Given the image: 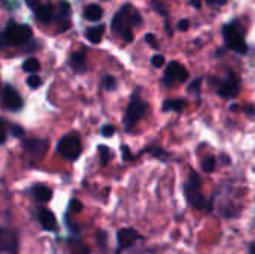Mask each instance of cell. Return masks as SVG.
Here are the masks:
<instances>
[{
  "instance_id": "cell-1",
  "label": "cell",
  "mask_w": 255,
  "mask_h": 254,
  "mask_svg": "<svg viewBox=\"0 0 255 254\" xmlns=\"http://www.w3.org/2000/svg\"><path fill=\"white\" fill-rule=\"evenodd\" d=\"M140 22H142L140 13L131 4H124L112 19V31L128 43L134 39V33L131 27H137Z\"/></svg>"
},
{
  "instance_id": "cell-2",
  "label": "cell",
  "mask_w": 255,
  "mask_h": 254,
  "mask_svg": "<svg viewBox=\"0 0 255 254\" xmlns=\"http://www.w3.org/2000/svg\"><path fill=\"white\" fill-rule=\"evenodd\" d=\"M200 187H202V181H200L199 174L191 172L188 181L184 186L185 199H187L188 205H191L193 208H196L199 211H211L212 210V202L205 199Z\"/></svg>"
},
{
  "instance_id": "cell-3",
  "label": "cell",
  "mask_w": 255,
  "mask_h": 254,
  "mask_svg": "<svg viewBox=\"0 0 255 254\" xmlns=\"http://www.w3.org/2000/svg\"><path fill=\"white\" fill-rule=\"evenodd\" d=\"M31 37V28L25 24H16L9 21L3 30V43L7 45H22Z\"/></svg>"
},
{
  "instance_id": "cell-4",
  "label": "cell",
  "mask_w": 255,
  "mask_h": 254,
  "mask_svg": "<svg viewBox=\"0 0 255 254\" xmlns=\"http://www.w3.org/2000/svg\"><path fill=\"white\" fill-rule=\"evenodd\" d=\"M57 151H58L64 159H67V160H70V162L78 160V157H79L81 153H82V145H81L79 138H78L75 133L64 135V136L58 141Z\"/></svg>"
},
{
  "instance_id": "cell-5",
  "label": "cell",
  "mask_w": 255,
  "mask_h": 254,
  "mask_svg": "<svg viewBox=\"0 0 255 254\" xmlns=\"http://www.w3.org/2000/svg\"><path fill=\"white\" fill-rule=\"evenodd\" d=\"M223 36H224V40L227 43V46L236 52H241V54H247L248 51V45L242 36V33L239 31V28L233 24H226L223 27Z\"/></svg>"
},
{
  "instance_id": "cell-6",
  "label": "cell",
  "mask_w": 255,
  "mask_h": 254,
  "mask_svg": "<svg viewBox=\"0 0 255 254\" xmlns=\"http://www.w3.org/2000/svg\"><path fill=\"white\" fill-rule=\"evenodd\" d=\"M190 78V73L188 70L178 61H170L164 70V78H163V82L166 85H172L175 82H185L188 81Z\"/></svg>"
},
{
  "instance_id": "cell-7",
  "label": "cell",
  "mask_w": 255,
  "mask_h": 254,
  "mask_svg": "<svg viewBox=\"0 0 255 254\" xmlns=\"http://www.w3.org/2000/svg\"><path fill=\"white\" fill-rule=\"evenodd\" d=\"M146 109H148V105L137 99V97H133L128 108H127V112H126V124H127V130L130 129V126H134L139 120H142L145 115H146Z\"/></svg>"
},
{
  "instance_id": "cell-8",
  "label": "cell",
  "mask_w": 255,
  "mask_h": 254,
  "mask_svg": "<svg viewBox=\"0 0 255 254\" xmlns=\"http://www.w3.org/2000/svg\"><path fill=\"white\" fill-rule=\"evenodd\" d=\"M142 240H143L142 235H140L137 231L131 229V228L120 229V231L117 232V241H118V250H117V253H121V252H124V250H127V249L134 247L136 243H139V241H142Z\"/></svg>"
},
{
  "instance_id": "cell-9",
  "label": "cell",
  "mask_w": 255,
  "mask_h": 254,
  "mask_svg": "<svg viewBox=\"0 0 255 254\" xmlns=\"http://www.w3.org/2000/svg\"><path fill=\"white\" fill-rule=\"evenodd\" d=\"M49 148L48 139H27L24 141V150L28 157L34 160H40Z\"/></svg>"
},
{
  "instance_id": "cell-10",
  "label": "cell",
  "mask_w": 255,
  "mask_h": 254,
  "mask_svg": "<svg viewBox=\"0 0 255 254\" xmlns=\"http://www.w3.org/2000/svg\"><path fill=\"white\" fill-rule=\"evenodd\" d=\"M0 250H1V253L16 254L18 237L12 229L1 228V231H0Z\"/></svg>"
},
{
  "instance_id": "cell-11",
  "label": "cell",
  "mask_w": 255,
  "mask_h": 254,
  "mask_svg": "<svg viewBox=\"0 0 255 254\" xmlns=\"http://www.w3.org/2000/svg\"><path fill=\"white\" fill-rule=\"evenodd\" d=\"M1 99H3V105L4 108L10 109V111H18L22 108V99L21 96L18 94V91L9 85V84H4L3 85V91H1Z\"/></svg>"
},
{
  "instance_id": "cell-12",
  "label": "cell",
  "mask_w": 255,
  "mask_h": 254,
  "mask_svg": "<svg viewBox=\"0 0 255 254\" xmlns=\"http://www.w3.org/2000/svg\"><path fill=\"white\" fill-rule=\"evenodd\" d=\"M217 93L221 97H226V99H232V97L238 96V93H239V82H238L236 76L232 72H229V76L226 78L224 82H221V85L218 87Z\"/></svg>"
},
{
  "instance_id": "cell-13",
  "label": "cell",
  "mask_w": 255,
  "mask_h": 254,
  "mask_svg": "<svg viewBox=\"0 0 255 254\" xmlns=\"http://www.w3.org/2000/svg\"><path fill=\"white\" fill-rule=\"evenodd\" d=\"M37 222H39L40 228L46 232H55L57 231V219L52 214V211H49L46 208H40L37 211Z\"/></svg>"
},
{
  "instance_id": "cell-14",
  "label": "cell",
  "mask_w": 255,
  "mask_h": 254,
  "mask_svg": "<svg viewBox=\"0 0 255 254\" xmlns=\"http://www.w3.org/2000/svg\"><path fill=\"white\" fill-rule=\"evenodd\" d=\"M85 55H87V48H81L75 52H72L70 57V66L76 70V72H84L85 70Z\"/></svg>"
},
{
  "instance_id": "cell-15",
  "label": "cell",
  "mask_w": 255,
  "mask_h": 254,
  "mask_svg": "<svg viewBox=\"0 0 255 254\" xmlns=\"http://www.w3.org/2000/svg\"><path fill=\"white\" fill-rule=\"evenodd\" d=\"M30 192H31V195H33L37 201H40V202H49V201L52 199V190H51L49 187L43 186V184H36V186H33Z\"/></svg>"
},
{
  "instance_id": "cell-16",
  "label": "cell",
  "mask_w": 255,
  "mask_h": 254,
  "mask_svg": "<svg viewBox=\"0 0 255 254\" xmlns=\"http://www.w3.org/2000/svg\"><path fill=\"white\" fill-rule=\"evenodd\" d=\"M34 15H36V18H37L40 22L48 24V22H51L52 18H54V9H52L51 4H39V7L34 9Z\"/></svg>"
},
{
  "instance_id": "cell-17",
  "label": "cell",
  "mask_w": 255,
  "mask_h": 254,
  "mask_svg": "<svg viewBox=\"0 0 255 254\" xmlns=\"http://www.w3.org/2000/svg\"><path fill=\"white\" fill-rule=\"evenodd\" d=\"M102 16H103V9H102L99 4L91 3V4L85 6V9H84V18H85V19L96 22V21H99Z\"/></svg>"
},
{
  "instance_id": "cell-18",
  "label": "cell",
  "mask_w": 255,
  "mask_h": 254,
  "mask_svg": "<svg viewBox=\"0 0 255 254\" xmlns=\"http://www.w3.org/2000/svg\"><path fill=\"white\" fill-rule=\"evenodd\" d=\"M105 33V25H93L85 30V36L91 43H99L103 37Z\"/></svg>"
},
{
  "instance_id": "cell-19",
  "label": "cell",
  "mask_w": 255,
  "mask_h": 254,
  "mask_svg": "<svg viewBox=\"0 0 255 254\" xmlns=\"http://www.w3.org/2000/svg\"><path fill=\"white\" fill-rule=\"evenodd\" d=\"M187 102L184 99H172V100H164L163 102V111L167 112V111H182L185 108Z\"/></svg>"
},
{
  "instance_id": "cell-20",
  "label": "cell",
  "mask_w": 255,
  "mask_h": 254,
  "mask_svg": "<svg viewBox=\"0 0 255 254\" xmlns=\"http://www.w3.org/2000/svg\"><path fill=\"white\" fill-rule=\"evenodd\" d=\"M70 254H90V249L79 240H73L70 244Z\"/></svg>"
},
{
  "instance_id": "cell-21",
  "label": "cell",
  "mask_w": 255,
  "mask_h": 254,
  "mask_svg": "<svg viewBox=\"0 0 255 254\" xmlns=\"http://www.w3.org/2000/svg\"><path fill=\"white\" fill-rule=\"evenodd\" d=\"M39 69H40V63L37 58H27L22 64V70H25L28 73H36V72H39Z\"/></svg>"
},
{
  "instance_id": "cell-22",
  "label": "cell",
  "mask_w": 255,
  "mask_h": 254,
  "mask_svg": "<svg viewBox=\"0 0 255 254\" xmlns=\"http://www.w3.org/2000/svg\"><path fill=\"white\" fill-rule=\"evenodd\" d=\"M97 151H99V157H100V165H102V166H106V165H108V162H109V160H111V157H112L111 150H109L106 145H99Z\"/></svg>"
},
{
  "instance_id": "cell-23",
  "label": "cell",
  "mask_w": 255,
  "mask_h": 254,
  "mask_svg": "<svg viewBox=\"0 0 255 254\" xmlns=\"http://www.w3.org/2000/svg\"><path fill=\"white\" fill-rule=\"evenodd\" d=\"M215 165H217V160H215L214 156H209V157H206V159L202 160V169H203L205 174L214 172L215 171Z\"/></svg>"
},
{
  "instance_id": "cell-24",
  "label": "cell",
  "mask_w": 255,
  "mask_h": 254,
  "mask_svg": "<svg viewBox=\"0 0 255 254\" xmlns=\"http://www.w3.org/2000/svg\"><path fill=\"white\" fill-rule=\"evenodd\" d=\"M96 234H97V235H96V243H97L99 249L105 250V249H106V241H108V235H106V232H105V231H102V229H99Z\"/></svg>"
},
{
  "instance_id": "cell-25",
  "label": "cell",
  "mask_w": 255,
  "mask_h": 254,
  "mask_svg": "<svg viewBox=\"0 0 255 254\" xmlns=\"http://www.w3.org/2000/svg\"><path fill=\"white\" fill-rule=\"evenodd\" d=\"M40 84H42V79H40L36 73H31V75L27 78V85H28L30 88H37V87H40Z\"/></svg>"
},
{
  "instance_id": "cell-26",
  "label": "cell",
  "mask_w": 255,
  "mask_h": 254,
  "mask_svg": "<svg viewBox=\"0 0 255 254\" xmlns=\"http://www.w3.org/2000/svg\"><path fill=\"white\" fill-rule=\"evenodd\" d=\"M103 84H105V88H106L108 91H112V90H115V87H117V81H115V78L111 76V75H106V76L103 78Z\"/></svg>"
},
{
  "instance_id": "cell-27",
  "label": "cell",
  "mask_w": 255,
  "mask_h": 254,
  "mask_svg": "<svg viewBox=\"0 0 255 254\" xmlns=\"http://www.w3.org/2000/svg\"><path fill=\"white\" fill-rule=\"evenodd\" d=\"M200 84H202V78L194 79V81L191 82V85L188 87V91H190V93H194L196 96H199V93H200Z\"/></svg>"
},
{
  "instance_id": "cell-28",
  "label": "cell",
  "mask_w": 255,
  "mask_h": 254,
  "mask_svg": "<svg viewBox=\"0 0 255 254\" xmlns=\"http://www.w3.org/2000/svg\"><path fill=\"white\" fill-rule=\"evenodd\" d=\"M151 64H152L154 67H161V66L164 64V55H161V54H155V55H152V58H151Z\"/></svg>"
},
{
  "instance_id": "cell-29",
  "label": "cell",
  "mask_w": 255,
  "mask_h": 254,
  "mask_svg": "<svg viewBox=\"0 0 255 254\" xmlns=\"http://www.w3.org/2000/svg\"><path fill=\"white\" fill-rule=\"evenodd\" d=\"M9 130H10V133H12L15 138H22V136H24V129H22L21 126L12 124V126L9 127Z\"/></svg>"
},
{
  "instance_id": "cell-30",
  "label": "cell",
  "mask_w": 255,
  "mask_h": 254,
  "mask_svg": "<svg viewBox=\"0 0 255 254\" xmlns=\"http://www.w3.org/2000/svg\"><path fill=\"white\" fill-rule=\"evenodd\" d=\"M114 133H115V127H114V126L106 124V126H103V127H102V135H103L105 138H111Z\"/></svg>"
},
{
  "instance_id": "cell-31",
  "label": "cell",
  "mask_w": 255,
  "mask_h": 254,
  "mask_svg": "<svg viewBox=\"0 0 255 254\" xmlns=\"http://www.w3.org/2000/svg\"><path fill=\"white\" fill-rule=\"evenodd\" d=\"M69 208H70L73 213H81V211H82V204H81L78 199H72V201H70Z\"/></svg>"
},
{
  "instance_id": "cell-32",
  "label": "cell",
  "mask_w": 255,
  "mask_h": 254,
  "mask_svg": "<svg viewBox=\"0 0 255 254\" xmlns=\"http://www.w3.org/2000/svg\"><path fill=\"white\" fill-rule=\"evenodd\" d=\"M145 40H146V43H149L152 48H155V49L158 48V40L155 39V36H154L152 33H148V34L145 36Z\"/></svg>"
},
{
  "instance_id": "cell-33",
  "label": "cell",
  "mask_w": 255,
  "mask_h": 254,
  "mask_svg": "<svg viewBox=\"0 0 255 254\" xmlns=\"http://www.w3.org/2000/svg\"><path fill=\"white\" fill-rule=\"evenodd\" d=\"M188 27H190V21L188 19H179V22H178V25H176V28L179 30V31H187L188 30Z\"/></svg>"
},
{
  "instance_id": "cell-34",
  "label": "cell",
  "mask_w": 255,
  "mask_h": 254,
  "mask_svg": "<svg viewBox=\"0 0 255 254\" xmlns=\"http://www.w3.org/2000/svg\"><path fill=\"white\" fill-rule=\"evenodd\" d=\"M123 157H124V160H131L133 159V154L130 153V150H128V147L127 145H123Z\"/></svg>"
},
{
  "instance_id": "cell-35",
  "label": "cell",
  "mask_w": 255,
  "mask_h": 254,
  "mask_svg": "<svg viewBox=\"0 0 255 254\" xmlns=\"http://www.w3.org/2000/svg\"><path fill=\"white\" fill-rule=\"evenodd\" d=\"M25 3H27L28 7H31V9H37V7H39V0H25Z\"/></svg>"
},
{
  "instance_id": "cell-36",
  "label": "cell",
  "mask_w": 255,
  "mask_h": 254,
  "mask_svg": "<svg viewBox=\"0 0 255 254\" xmlns=\"http://www.w3.org/2000/svg\"><path fill=\"white\" fill-rule=\"evenodd\" d=\"M209 4H217V6H223L227 3V0H206Z\"/></svg>"
},
{
  "instance_id": "cell-37",
  "label": "cell",
  "mask_w": 255,
  "mask_h": 254,
  "mask_svg": "<svg viewBox=\"0 0 255 254\" xmlns=\"http://www.w3.org/2000/svg\"><path fill=\"white\" fill-rule=\"evenodd\" d=\"M191 4H193L196 9H200V7H202V1H200V0H191Z\"/></svg>"
},
{
  "instance_id": "cell-38",
  "label": "cell",
  "mask_w": 255,
  "mask_h": 254,
  "mask_svg": "<svg viewBox=\"0 0 255 254\" xmlns=\"http://www.w3.org/2000/svg\"><path fill=\"white\" fill-rule=\"evenodd\" d=\"M248 254H255V241H253L248 247Z\"/></svg>"
},
{
  "instance_id": "cell-39",
  "label": "cell",
  "mask_w": 255,
  "mask_h": 254,
  "mask_svg": "<svg viewBox=\"0 0 255 254\" xmlns=\"http://www.w3.org/2000/svg\"><path fill=\"white\" fill-rule=\"evenodd\" d=\"M238 108H239L238 105H232V111H238Z\"/></svg>"
}]
</instances>
